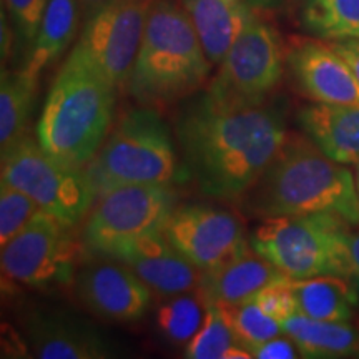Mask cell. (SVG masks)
<instances>
[{
	"label": "cell",
	"instance_id": "cell-2",
	"mask_svg": "<svg viewBox=\"0 0 359 359\" xmlns=\"http://www.w3.org/2000/svg\"><path fill=\"white\" fill-rule=\"evenodd\" d=\"M238 203L262 219L334 213L353 226L359 224V193L351 170L326 156L311 138L293 133Z\"/></svg>",
	"mask_w": 359,
	"mask_h": 359
},
{
	"label": "cell",
	"instance_id": "cell-12",
	"mask_svg": "<svg viewBox=\"0 0 359 359\" xmlns=\"http://www.w3.org/2000/svg\"><path fill=\"white\" fill-rule=\"evenodd\" d=\"M161 233L188 262L203 271L230 262L250 246L238 218L212 206L175 208Z\"/></svg>",
	"mask_w": 359,
	"mask_h": 359
},
{
	"label": "cell",
	"instance_id": "cell-19",
	"mask_svg": "<svg viewBox=\"0 0 359 359\" xmlns=\"http://www.w3.org/2000/svg\"><path fill=\"white\" fill-rule=\"evenodd\" d=\"M190 17L212 65H219L255 19L248 0H178Z\"/></svg>",
	"mask_w": 359,
	"mask_h": 359
},
{
	"label": "cell",
	"instance_id": "cell-10",
	"mask_svg": "<svg viewBox=\"0 0 359 359\" xmlns=\"http://www.w3.org/2000/svg\"><path fill=\"white\" fill-rule=\"evenodd\" d=\"M175 210L170 185H123L97 196L82 230L87 251L109 257L111 251L150 231H161Z\"/></svg>",
	"mask_w": 359,
	"mask_h": 359
},
{
	"label": "cell",
	"instance_id": "cell-37",
	"mask_svg": "<svg viewBox=\"0 0 359 359\" xmlns=\"http://www.w3.org/2000/svg\"><path fill=\"white\" fill-rule=\"evenodd\" d=\"M356 187H358V193H359V161H358V170H356Z\"/></svg>",
	"mask_w": 359,
	"mask_h": 359
},
{
	"label": "cell",
	"instance_id": "cell-32",
	"mask_svg": "<svg viewBox=\"0 0 359 359\" xmlns=\"http://www.w3.org/2000/svg\"><path fill=\"white\" fill-rule=\"evenodd\" d=\"M344 280L359 291V233L353 230L344 238Z\"/></svg>",
	"mask_w": 359,
	"mask_h": 359
},
{
	"label": "cell",
	"instance_id": "cell-20",
	"mask_svg": "<svg viewBox=\"0 0 359 359\" xmlns=\"http://www.w3.org/2000/svg\"><path fill=\"white\" fill-rule=\"evenodd\" d=\"M281 327L304 358L359 356V330L348 321H318L296 313Z\"/></svg>",
	"mask_w": 359,
	"mask_h": 359
},
{
	"label": "cell",
	"instance_id": "cell-36",
	"mask_svg": "<svg viewBox=\"0 0 359 359\" xmlns=\"http://www.w3.org/2000/svg\"><path fill=\"white\" fill-rule=\"evenodd\" d=\"M281 0H248V4L253 8H275L280 6Z\"/></svg>",
	"mask_w": 359,
	"mask_h": 359
},
{
	"label": "cell",
	"instance_id": "cell-1",
	"mask_svg": "<svg viewBox=\"0 0 359 359\" xmlns=\"http://www.w3.org/2000/svg\"><path fill=\"white\" fill-rule=\"evenodd\" d=\"M175 135L185 172L200 190L238 201L275 160L290 132L276 110L228 105L203 92L182 107Z\"/></svg>",
	"mask_w": 359,
	"mask_h": 359
},
{
	"label": "cell",
	"instance_id": "cell-26",
	"mask_svg": "<svg viewBox=\"0 0 359 359\" xmlns=\"http://www.w3.org/2000/svg\"><path fill=\"white\" fill-rule=\"evenodd\" d=\"M238 344L236 334L222 303H210L201 327L188 341V359H224L228 349Z\"/></svg>",
	"mask_w": 359,
	"mask_h": 359
},
{
	"label": "cell",
	"instance_id": "cell-6",
	"mask_svg": "<svg viewBox=\"0 0 359 359\" xmlns=\"http://www.w3.org/2000/svg\"><path fill=\"white\" fill-rule=\"evenodd\" d=\"M351 226L334 213L266 218L253 231L250 245L291 280L344 278V238Z\"/></svg>",
	"mask_w": 359,
	"mask_h": 359
},
{
	"label": "cell",
	"instance_id": "cell-35",
	"mask_svg": "<svg viewBox=\"0 0 359 359\" xmlns=\"http://www.w3.org/2000/svg\"><path fill=\"white\" fill-rule=\"evenodd\" d=\"M12 47V32L6 27V13L2 12V58L6 60Z\"/></svg>",
	"mask_w": 359,
	"mask_h": 359
},
{
	"label": "cell",
	"instance_id": "cell-13",
	"mask_svg": "<svg viewBox=\"0 0 359 359\" xmlns=\"http://www.w3.org/2000/svg\"><path fill=\"white\" fill-rule=\"evenodd\" d=\"M75 288L90 311L109 321L140 320L151 299V290L122 262L85 264L75 276Z\"/></svg>",
	"mask_w": 359,
	"mask_h": 359
},
{
	"label": "cell",
	"instance_id": "cell-18",
	"mask_svg": "<svg viewBox=\"0 0 359 359\" xmlns=\"http://www.w3.org/2000/svg\"><path fill=\"white\" fill-rule=\"evenodd\" d=\"M298 123L331 160L341 165L359 161V105L314 102L298 111Z\"/></svg>",
	"mask_w": 359,
	"mask_h": 359
},
{
	"label": "cell",
	"instance_id": "cell-29",
	"mask_svg": "<svg viewBox=\"0 0 359 359\" xmlns=\"http://www.w3.org/2000/svg\"><path fill=\"white\" fill-rule=\"evenodd\" d=\"M48 0H6L8 15L22 42L32 43Z\"/></svg>",
	"mask_w": 359,
	"mask_h": 359
},
{
	"label": "cell",
	"instance_id": "cell-14",
	"mask_svg": "<svg viewBox=\"0 0 359 359\" xmlns=\"http://www.w3.org/2000/svg\"><path fill=\"white\" fill-rule=\"evenodd\" d=\"M132 269L155 293L175 296L196 290L203 269L183 257L161 231L125 241L109 255Z\"/></svg>",
	"mask_w": 359,
	"mask_h": 359
},
{
	"label": "cell",
	"instance_id": "cell-27",
	"mask_svg": "<svg viewBox=\"0 0 359 359\" xmlns=\"http://www.w3.org/2000/svg\"><path fill=\"white\" fill-rule=\"evenodd\" d=\"M222 303V302H217ZM228 314L233 331H235L238 344L250 349L259 346L264 341H269L283 334L281 323L264 313L257 302H246L240 304L222 303Z\"/></svg>",
	"mask_w": 359,
	"mask_h": 359
},
{
	"label": "cell",
	"instance_id": "cell-33",
	"mask_svg": "<svg viewBox=\"0 0 359 359\" xmlns=\"http://www.w3.org/2000/svg\"><path fill=\"white\" fill-rule=\"evenodd\" d=\"M331 47L346 60L349 69L359 82V39L341 40V42H330Z\"/></svg>",
	"mask_w": 359,
	"mask_h": 359
},
{
	"label": "cell",
	"instance_id": "cell-7",
	"mask_svg": "<svg viewBox=\"0 0 359 359\" xmlns=\"http://www.w3.org/2000/svg\"><path fill=\"white\" fill-rule=\"evenodd\" d=\"M2 183L24 191L40 210L70 226L82 222L97 200L83 168L53 158L29 133L2 154Z\"/></svg>",
	"mask_w": 359,
	"mask_h": 359
},
{
	"label": "cell",
	"instance_id": "cell-30",
	"mask_svg": "<svg viewBox=\"0 0 359 359\" xmlns=\"http://www.w3.org/2000/svg\"><path fill=\"white\" fill-rule=\"evenodd\" d=\"M290 281L266 286L253 298V302H257L264 313H268L269 316H273L280 323L298 313Z\"/></svg>",
	"mask_w": 359,
	"mask_h": 359
},
{
	"label": "cell",
	"instance_id": "cell-25",
	"mask_svg": "<svg viewBox=\"0 0 359 359\" xmlns=\"http://www.w3.org/2000/svg\"><path fill=\"white\" fill-rule=\"evenodd\" d=\"M206 316V303L195 294H175L156 313L158 330L173 343H188L198 333Z\"/></svg>",
	"mask_w": 359,
	"mask_h": 359
},
{
	"label": "cell",
	"instance_id": "cell-8",
	"mask_svg": "<svg viewBox=\"0 0 359 359\" xmlns=\"http://www.w3.org/2000/svg\"><path fill=\"white\" fill-rule=\"evenodd\" d=\"M72 228L40 210L19 235L2 246L4 276L32 288L70 283L87 250L82 240L72 235Z\"/></svg>",
	"mask_w": 359,
	"mask_h": 359
},
{
	"label": "cell",
	"instance_id": "cell-31",
	"mask_svg": "<svg viewBox=\"0 0 359 359\" xmlns=\"http://www.w3.org/2000/svg\"><path fill=\"white\" fill-rule=\"evenodd\" d=\"M251 354L257 359H294L302 356L299 349L291 341L288 336L286 338H276L264 341L259 346L251 349Z\"/></svg>",
	"mask_w": 359,
	"mask_h": 359
},
{
	"label": "cell",
	"instance_id": "cell-28",
	"mask_svg": "<svg viewBox=\"0 0 359 359\" xmlns=\"http://www.w3.org/2000/svg\"><path fill=\"white\" fill-rule=\"evenodd\" d=\"M39 212L40 206L29 195L2 183V190H0V245H7L13 236L19 235Z\"/></svg>",
	"mask_w": 359,
	"mask_h": 359
},
{
	"label": "cell",
	"instance_id": "cell-4",
	"mask_svg": "<svg viewBox=\"0 0 359 359\" xmlns=\"http://www.w3.org/2000/svg\"><path fill=\"white\" fill-rule=\"evenodd\" d=\"M115 92L107 80L69 55L37 123L40 147L62 163L87 167L110 133Z\"/></svg>",
	"mask_w": 359,
	"mask_h": 359
},
{
	"label": "cell",
	"instance_id": "cell-3",
	"mask_svg": "<svg viewBox=\"0 0 359 359\" xmlns=\"http://www.w3.org/2000/svg\"><path fill=\"white\" fill-rule=\"evenodd\" d=\"M212 62L178 0H154L127 88L143 107H168L203 87Z\"/></svg>",
	"mask_w": 359,
	"mask_h": 359
},
{
	"label": "cell",
	"instance_id": "cell-9",
	"mask_svg": "<svg viewBox=\"0 0 359 359\" xmlns=\"http://www.w3.org/2000/svg\"><path fill=\"white\" fill-rule=\"evenodd\" d=\"M154 0H110L85 20L70 57L116 90L127 87Z\"/></svg>",
	"mask_w": 359,
	"mask_h": 359
},
{
	"label": "cell",
	"instance_id": "cell-16",
	"mask_svg": "<svg viewBox=\"0 0 359 359\" xmlns=\"http://www.w3.org/2000/svg\"><path fill=\"white\" fill-rule=\"evenodd\" d=\"M290 280L286 273L258 255L250 245L230 262L203 271L195 291L206 306L217 302L240 304L251 302L266 286Z\"/></svg>",
	"mask_w": 359,
	"mask_h": 359
},
{
	"label": "cell",
	"instance_id": "cell-21",
	"mask_svg": "<svg viewBox=\"0 0 359 359\" xmlns=\"http://www.w3.org/2000/svg\"><path fill=\"white\" fill-rule=\"evenodd\" d=\"M296 311L318 321H349L359 302V291L341 276L323 275L291 280Z\"/></svg>",
	"mask_w": 359,
	"mask_h": 359
},
{
	"label": "cell",
	"instance_id": "cell-5",
	"mask_svg": "<svg viewBox=\"0 0 359 359\" xmlns=\"http://www.w3.org/2000/svg\"><path fill=\"white\" fill-rule=\"evenodd\" d=\"M97 196L123 185H172L183 180L172 133L151 107L125 114L87 167Z\"/></svg>",
	"mask_w": 359,
	"mask_h": 359
},
{
	"label": "cell",
	"instance_id": "cell-24",
	"mask_svg": "<svg viewBox=\"0 0 359 359\" xmlns=\"http://www.w3.org/2000/svg\"><path fill=\"white\" fill-rule=\"evenodd\" d=\"M302 24L325 42L359 39V0H304Z\"/></svg>",
	"mask_w": 359,
	"mask_h": 359
},
{
	"label": "cell",
	"instance_id": "cell-17",
	"mask_svg": "<svg viewBox=\"0 0 359 359\" xmlns=\"http://www.w3.org/2000/svg\"><path fill=\"white\" fill-rule=\"evenodd\" d=\"M30 353L42 359H103L111 353L102 336L83 321L58 314H35L27 327Z\"/></svg>",
	"mask_w": 359,
	"mask_h": 359
},
{
	"label": "cell",
	"instance_id": "cell-15",
	"mask_svg": "<svg viewBox=\"0 0 359 359\" xmlns=\"http://www.w3.org/2000/svg\"><path fill=\"white\" fill-rule=\"evenodd\" d=\"M291 75L316 103L359 105V82L343 57L325 40H298L286 55Z\"/></svg>",
	"mask_w": 359,
	"mask_h": 359
},
{
	"label": "cell",
	"instance_id": "cell-22",
	"mask_svg": "<svg viewBox=\"0 0 359 359\" xmlns=\"http://www.w3.org/2000/svg\"><path fill=\"white\" fill-rule=\"evenodd\" d=\"M80 15L79 0H48L24 67L25 74L39 79L45 67L65 52L77 35Z\"/></svg>",
	"mask_w": 359,
	"mask_h": 359
},
{
	"label": "cell",
	"instance_id": "cell-11",
	"mask_svg": "<svg viewBox=\"0 0 359 359\" xmlns=\"http://www.w3.org/2000/svg\"><path fill=\"white\" fill-rule=\"evenodd\" d=\"M280 35L255 17L231 45L206 92L228 105H263L285 67Z\"/></svg>",
	"mask_w": 359,
	"mask_h": 359
},
{
	"label": "cell",
	"instance_id": "cell-23",
	"mask_svg": "<svg viewBox=\"0 0 359 359\" xmlns=\"http://www.w3.org/2000/svg\"><path fill=\"white\" fill-rule=\"evenodd\" d=\"M37 79L24 70H2L0 82V148L11 150L25 137L35 100Z\"/></svg>",
	"mask_w": 359,
	"mask_h": 359
},
{
	"label": "cell",
	"instance_id": "cell-34",
	"mask_svg": "<svg viewBox=\"0 0 359 359\" xmlns=\"http://www.w3.org/2000/svg\"><path fill=\"white\" fill-rule=\"evenodd\" d=\"M110 0H79L80 8H82V15L85 19H90L93 13L100 11L103 6H107Z\"/></svg>",
	"mask_w": 359,
	"mask_h": 359
}]
</instances>
